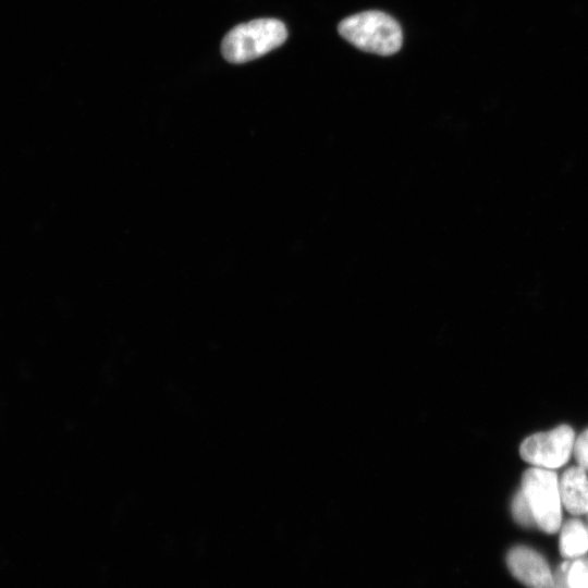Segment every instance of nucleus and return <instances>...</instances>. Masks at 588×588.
<instances>
[{
    "mask_svg": "<svg viewBox=\"0 0 588 588\" xmlns=\"http://www.w3.org/2000/svg\"><path fill=\"white\" fill-rule=\"evenodd\" d=\"M587 519H588V513H587ZM587 531H588V526H587Z\"/></svg>",
    "mask_w": 588,
    "mask_h": 588,
    "instance_id": "12",
    "label": "nucleus"
},
{
    "mask_svg": "<svg viewBox=\"0 0 588 588\" xmlns=\"http://www.w3.org/2000/svg\"><path fill=\"white\" fill-rule=\"evenodd\" d=\"M522 491L536 526L548 534L556 532L562 525V501L555 473L540 467L527 469L522 477Z\"/></svg>",
    "mask_w": 588,
    "mask_h": 588,
    "instance_id": "3",
    "label": "nucleus"
},
{
    "mask_svg": "<svg viewBox=\"0 0 588 588\" xmlns=\"http://www.w3.org/2000/svg\"><path fill=\"white\" fill-rule=\"evenodd\" d=\"M567 578L571 588H588V558L569 560Z\"/></svg>",
    "mask_w": 588,
    "mask_h": 588,
    "instance_id": "8",
    "label": "nucleus"
},
{
    "mask_svg": "<svg viewBox=\"0 0 588 588\" xmlns=\"http://www.w3.org/2000/svg\"><path fill=\"white\" fill-rule=\"evenodd\" d=\"M506 564L512 575L528 588H552L553 574L537 551L518 546L510 550Z\"/></svg>",
    "mask_w": 588,
    "mask_h": 588,
    "instance_id": "5",
    "label": "nucleus"
},
{
    "mask_svg": "<svg viewBox=\"0 0 588 588\" xmlns=\"http://www.w3.org/2000/svg\"><path fill=\"white\" fill-rule=\"evenodd\" d=\"M569 560L562 563L555 573L553 574V584L552 588H571L567 572H568Z\"/></svg>",
    "mask_w": 588,
    "mask_h": 588,
    "instance_id": "11",
    "label": "nucleus"
},
{
    "mask_svg": "<svg viewBox=\"0 0 588 588\" xmlns=\"http://www.w3.org/2000/svg\"><path fill=\"white\" fill-rule=\"evenodd\" d=\"M559 548L566 560H575L587 553L588 531L583 522L573 518L561 525Z\"/></svg>",
    "mask_w": 588,
    "mask_h": 588,
    "instance_id": "7",
    "label": "nucleus"
},
{
    "mask_svg": "<svg viewBox=\"0 0 588 588\" xmlns=\"http://www.w3.org/2000/svg\"><path fill=\"white\" fill-rule=\"evenodd\" d=\"M512 514L514 519L524 527H532L536 525L530 506L522 490L513 498Z\"/></svg>",
    "mask_w": 588,
    "mask_h": 588,
    "instance_id": "9",
    "label": "nucleus"
},
{
    "mask_svg": "<svg viewBox=\"0 0 588 588\" xmlns=\"http://www.w3.org/2000/svg\"><path fill=\"white\" fill-rule=\"evenodd\" d=\"M287 37L285 25L275 19H258L232 28L221 50L229 62L244 63L280 47Z\"/></svg>",
    "mask_w": 588,
    "mask_h": 588,
    "instance_id": "2",
    "label": "nucleus"
},
{
    "mask_svg": "<svg viewBox=\"0 0 588 588\" xmlns=\"http://www.w3.org/2000/svg\"><path fill=\"white\" fill-rule=\"evenodd\" d=\"M340 35L360 50L390 56L402 46L399 23L380 11H366L344 19L338 27Z\"/></svg>",
    "mask_w": 588,
    "mask_h": 588,
    "instance_id": "1",
    "label": "nucleus"
},
{
    "mask_svg": "<svg viewBox=\"0 0 588 588\" xmlns=\"http://www.w3.org/2000/svg\"><path fill=\"white\" fill-rule=\"evenodd\" d=\"M573 451L578 466L588 471V429L575 440Z\"/></svg>",
    "mask_w": 588,
    "mask_h": 588,
    "instance_id": "10",
    "label": "nucleus"
},
{
    "mask_svg": "<svg viewBox=\"0 0 588 588\" xmlns=\"http://www.w3.org/2000/svg\"><path fill=\"white\" fill-rule=\"evenodd\" d=\"M575 442L574 431L562 425L548 432L535 433L526 438L519 453L526 462L546 469L563 466L569 458Z\"/></svg>",
    "mask_w": 588,
    "mask_h": 588,
    "instance_id": "4",
    "label": "nucleus"
},
{
    "mask_svg": "<svg viewBox=\"0 0 588 588\" xmlns=\"http://www.w3.org/2000/svg\"><path fill=\"white\" fill-rule=\"evenodd\" d=\"M560 495L564 507L574 515L588 513V477L586 470L571 467L563 474L560 482Z\"/></svg>",
    "mask_w": 588,
    "mask_h": 588,
    "instance_id": "6",
    "label": "nucleus"
}]
</instances>
